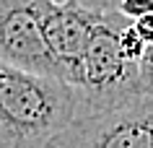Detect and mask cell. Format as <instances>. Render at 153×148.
Wrapping results in <instances>:
<instances>
[{"label":"cell","mask_w":153,"mask_h":148,"mask_svg":"<svg viewBox=\"0 0 153 148\" xmlns=\"http://www.w3.org/2000/svg\"><path fill=\"white\" fill-rule=\"evenodd\" d=\"M140 89L143 96H153V47H145V55L140 60Z\"/></svg>","instance_id":"ba28073f"},{"label":"cell","mask_w":153,"mask_h":148,"mask_svg":"<svg viewBox=\"0 0 153 148\" xmlns=\"http://www.w3.org/2000/svg\"><path fill=\"white\" fill-rule=\"evenodd\" d=\"M120 44H122V52H125L132 62L140 65V60H143V55H145V42L140 39V34L135 31L132 21L125 24V29L120 31Z\"/></svg>","instance_id":"8992f818"},{"label":"cell","mask_w":153,"mask_h":148,"mask_svg":"<svg viewBox=\"0 0 153 148\" xmlns=\"http://www.w3.org/2000/svg\"><path fill=\"white\" fill-rule=\"evenodd\" d=\"M130 24L120 10H101L83 55L78 99L83 112L112 109L143 96L140 65L122 52L120 31Z\"/></svg>","instance_id":"7a4b0ae2"},{"label":"cell","mask_w":153,"mask_h":148,"mask_svg":"<svg viewBox=\"0 0 153 148\" xmlns=\"http://www.w3.org/2000/svg\"><path fill=\"white\" fill-rule=\"evenodd\" d=\"M52 3H57V5L73 3V5H81L86 10H117L120 8V0H52Z\"/></svg>","instance_id":"9c48e42d"},{"label":"cell","mask_w":153,"mask_h":148,"mask_svg":"<svg viewBox=\"0 0 153 148\" xmlns=\"http://www.w3.org/2000/svg\"><path fill=\"white\" fill-rule=\"evenodd\" d=\"M78 112L70 83L0 60V148H47Z\"/></svg>","instance_id":"6da1fadb"},{"label":"cell","mask_w":153,"mask_h":148,"mask_svg":"<svg viewBox=\"0 0 153 148\" xmlns=\"http://www.w3.org/2000/svg\"><path fill=\"white\" fill-rule=\"evenodd\" d=\"M47 148H153V96L78 117Z\"/></svg>","instance_id":"3957f363"},{"label":"cell","mask_w":153,"mask_h":148,"mask_svg":"<svg viewBox=\"0 0 153 148\" xmlns=\"http://www.w3.org/2000/svg\"><path fill=\"white\" fill-rule=\"evenodd\" d=\"M52 0H0V60L62 81V70L44 36Z\"/></svg>","instance_id":"277c9868"},{"label":"cell","mask_w":153,"mask_h":148,"mask_svg":"<svg viewBox=\"0 0 153 148\" xmlns=\"http://www.w3.org/2000/svg\"><path fill=\"white\" fill-rule=\"evenodd\" d=\"M125 18L135 21L140 16H151L153 13V0H120V8H117Z\"/></svg>","instance_id":"52a82bcc"},{"label":"cell","mask_w":153,"mask_h":148,"mask_svg":"<svg viewBox=\"0 0 153 148\" xmlns=\"http://www.w3.org/2000/svg\"><path fill=\"white\" fill-rule=\"evenodd\" d=\"M99 13L101 10H86L73 3H68V5L52 3L47 10V18H44L47 44L62 70V81L70 83L73 89H78V83H81L83 55H86Z\"/></svg>","instance_id":"5b68a950"},{"label":"cell","mask_w":153,"mask_h":148,"mask_svg":"<svg viewBox=\"0 0 153 148\" xmlns=\"http://www.w3.org/2000/svg\"><path fill=\"white\" fill-rule=\"evenodd\" d=\"M132 26H135V31L140 34V39L145 42V47H153V13H151V16L135 18Z\"/></svg>","instance_id":"30bf717a"}]
</instances>
